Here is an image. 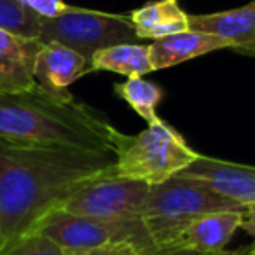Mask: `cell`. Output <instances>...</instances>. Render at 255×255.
Masks as SVG:
<instances>
[{
    "label": "cell",
    "instance_id": "10",
    "mask_svg": "<svg viewBox=\"0 0 255 255\" xmlns=\"http://www.w3.org/2000/svg\"><path fill=\"white\" fill-rule=\"evenodd\" d=\"M191 30L213 33L243 56L255 58V0L243 7L212 14H189Z\"/></svg>",
    "mask_w": 255,
    "mask_h": 255
},
{
    "label": "cell",
    "instance_id": "1",
    "mask_svg": "<svg viewBox=\"0 0 255 255\" xmlns=\"http://www.w3.org/2000/svg\"><path fill=\"white\" fill-rule=\"evenodd\" d=\"M114 166L116 154L0 138V254Z\"/></svg>",
    "mask_w": 255,
    "mask_h": 255
},
{
    "label": "cell",
    "instance_id": "18",
    "mask_svg": "<svg viewBox=\"0 0 255 255\" xmlns=\"http://www.w3.org/2000/svg\"><path fill=\"white\" fill-rule=\"evenodd\" d=\"M0 255H72L42 234H26Z\"/></svg>",
    "mask_w": 255,
    "mask_h": 255
},
{
    "label": "cell",
    "instance_id": "6",
    "mask_svg": "<svg viewBox=\"0 0 255 255\" xmlns=\"http://www.w3.org/2000/svg\"><path fill=\"white\" fill-rule=\"evenodd\" d=\"M39 40L58 42L91 60L96 51L114 44H142L128 16L109 14L93 9L72 7L56 18H42Z\"/></svg>",
    "mask_w": 255,
    "mask_h": 255
},
{
    "label": "cell",
    "instance_id": "17",
    "mask_svg": "<svg viewBox=\"0 0 255 255\" xmlns=\"http://www.w3.org/2000/svg\"><path fill=\"white\" fill-rule=\"evenodd\" d=\"M40 21L42 18L19 0H0V30L26 39H39Z\"/></svg>",
    "mask_w": 255,
    "mask_h": 255
},
{
    "label": "cell",
    "instance_id": "5",
    "mask_svg": "<svg viewBox=\"0 0 255 255\" xmlns=\"http://www.w3.org/2000/svg\"><path fill=\"white\" fill-rule=\"evenodd\" d=\"M33 233L49 238L68 254L116 243L133 245L143 255L159 252L142 219L105 220L54 210L40 220Z\"/></svg>",
    "mask_w": 255,
    "mask_h": 255
},
{
    "label": "cell",
    "instance_id": "11",
    "mask_svg": "<svg viewBox=\"0 0 255 255\" xmlns=\"http://www.w3.org/2000/svg\"><path fill=\"white\" fill-rule=\"evenodd\" d=\"M243 222V208L222 210L198 217L189 222L175 241V248H189L198 254L208 255L226 250Z\"/></svg>",
    "mask_w": 255,
    "mask_h": 255
},
{
    "label": "cell",
    "instance_id": "3",
    "mask_svg": "<svg viewBox=\"0 0 255 255\" xmlns=\"http://www.w3.org/2000/svg\"><path fill=\"white\" fill-rule=\"evenodd\" d=\"M243 206L219 194L201 182L173 177L163 184L150 185L143 205L145 222L157 250L175 248L180 231L198 217L222 210H240Z\"/></svg>",
    "mask_w": 255,
    "mask_h": 255
},
{
    "label": "cell",
    "instance_id": "9",
    "mask_svg": "<svg viewBox=\"0 0 255 255\" xmlns=\"http://www.w3.org/2000/svg\"><path fill=\"white\" fill-rule=\"evenodd\" d=\"M86 74H89V61L63 44H42L35 56V82L47 93L60 98H70L68 86Z\"/></svg>",
    "mask_w": 255,
    "mask_h": 255
},
{
    "label": "cell",
    "instance_id": "22",
    "mask_svg": "<svg viewBox=\"0 0 255 255\" xmlns=\"http://www.w3.org/2000/svg\"><path fill=\"white\" fill-rule=\"evenodd\" d=\"M208 255H255V248L252 245H248V247H241L236 248V250H222V252H217V254H208Z\"/></svg>",
    "mask_w": 255,
    "mask_h": 255
},
{
    "label": "cell",
    "instance_id": "7",
    "mask_svg": "<svg viewBox=\"0 0 255 255\" xmlns=\"http://www.w3.org/2000/svg\"><path fill=\"white\" fill-rule=\"evenodd\" d=\"M150 185L112 173L102 175L75 191L58 210L105 220L142 219Z\"/></svg>",
    "mask_w": 255,
    "mask_h": 255
},
{
    "label": "cell",
    "instance_id": "21",
    "mask_svg": "<svg viewBox=\"0 0 255 255\" xmlns=\"http://www.w3.org/2000/svg\"><path fill=\"white\" fill-rule=\"evenodd\" d=\"M241 227L254 238L252 247L255 248V203L243 206V222H241Z\"/></svg>",
    "mask_w": 255,
    "mask_h": 255
},
{
    "label": "cell",
    "instance_id": "4",
    "mask_svg": "<svg viewBox=\"0 0 255 255\" xmlns=\"http://www.w3.org/2000/svg\"><path fill=\"white\" fill-rule=\"evenodd\" d=\"M198 157L184 136L159 121L149 124L142 133L128 136L126 143L116 156V175L157 185L177 177Z\"/></svg>",
    "mask_w": 255,
    "mask_h": 255
},
{
    "label": "cell",
    "instance_id": "23",
    "mask_svg": "<svg viewBox=\"0 0 255 255\" xmlns=\"http://www.w3.org/2000/svg\"><path fill=\"white\" fill-rule=\"evenodd\" d=\"M152 255H203V254L189 250V248H168V250H159Z\"/></svg>",
    "mask_w": 255,
    "mask_h": 255
},
{
    "label": "cell",
    "instance_id": "12",
    "mask_svg": "<svg viewBox=\"0 0 255 255\" xmlns=\"http://www.w3.org/2000/svg\"><path fill=\"white\" fill-rule=\"evenodd\" d=\"M39 39H26L0 30V93H19L37 86L33 65Z\"/></svg>",
    "mask_w": 255,
    "mask_h": 255
},
{
    "label": "cell",
    "instance_id": "19",
    "mask_svg": "<svg viewBox=\"0 0 255 255\" xmlns=\"http://www.w3.org/2000/svg\"><path fill=\"white\" fill-rule=\"evenodd\" d=\"M19 2H23L40 18H56L74 7V5H68L65 0H19Z\"/></svg>",
    "mask_w": 255,
    "mask_h": 255
},
{
    "label": "cell",
    "instance_id": "15",
    "mask_svg": "<svg viewBox=\"0 0 255 255\" xmlns=\"http://www.w3.org/2000/svg\"><path fill=\"white\" fill-rule=\"evenodd\" d=\"M89 72H112L124 77H145L154 72L149 44H114L96 51L89 60Z\"/></svg>",
    "mask_w": 255,
    "mask_h": 255
},
{
    "label": "cell",
    "instance_id": "13",
    "mask_svg": "<svg viewBox=\"0 0 255 255\" xmlns=\"http://www.w3.org/2000/svg\"><path fill=\"white\" fill-rule=\"evenodd\" d=\"M226 47H229L226 40L213 33L185 30L152 40V44H149V54L154 70H163Z\"/></svg>",
    "mask_w": 255,
    "mask_h": 255
},
{
    "label": "cell",
    "instance_id": "16",
    "mask_svg": "<svg viewBox=\"0 0 255 255\" xmlns=\"http://www.w3.org/2000/svg\"><path fill=\"white\" fill-rule=\"evenodd\" d=\"M114 93L147 124H157L163 121L157 116V105L163 102L164 91L156 82L147 81L145 77H128L124 82L114 86Z\"/></svg>",
    "mask_w": 255,
    "mask_h": 255
},
{
    "label": "cell",
    "instance_id": "20",
    "mask_svg": "<svg viewBox=\"0 0 255 255\" xmlns=\"http://www.w3.org/2000/svg\"><path fill=\"white\" fill-rule=\"evenodd\" d=\"M72 255H143L136 247L129 243H116V245H105V247L91 248V250L77 252Z\"/></svg>",
    "mask_w": 255,
    "mask_h": 255
},
{
    "label": "cell",
    "instance_id": "14",
    "mask_svg": "<svg viewBox=\"0 0 255 255\" xmlns=\"http://www.w3.org/2000/svg\"><path fill=\"white\" fill-rule=\"evenodd\" d=\"M140 40H157L178 32L191 30L189 14L178 0H156L128 14Z\"/></svg>",
    "mask_w": 255,
    "mask_h": 255
},
{
    "label": "cell",
    "instance_id": "2",
    "mask_svg": "<svg viewBox=\"0 0 255 255\" xmlns=\"http://www.w3.org/2000/svg\"><path fill=\"white\" fill-rule=\"evenodd\" d=\"M0 138L117 156L128 135L100 110L74 96H54L37 84L26 91L0 93Z\"/></svg>",
    "mask_w": 255,
    "mask_h": 255
},
{
    "label": "cell",
    "instance_id": "8",
    "mask_svg": "<svg viewBox=\"0 0 255 255\" xmlns=\"http://www.w3.org/2000/svg\"><path fill=\"white\" fill-rule=\"evenodd\" d=\"M177 177L201 182L241 206L255 203V166L198 154Z\"/></svg>",
    "mask_w": 255,
    "mask_h": 255
}]
</instances>
